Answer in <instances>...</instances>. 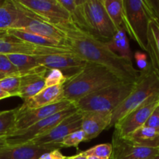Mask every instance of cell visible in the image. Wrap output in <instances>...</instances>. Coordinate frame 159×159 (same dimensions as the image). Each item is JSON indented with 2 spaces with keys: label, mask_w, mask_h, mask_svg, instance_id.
Masks as SVG:
<instances>
[{
  "label": "cell",
  "mask_w": 159,
  "mask_h": 159,
  "mask_svg": "<svg viewBox=\"0 0 159 159\" xmlns=\"http://www.w3.org/2000/svg\"><path fill=\"white\" fill-rule=\"evenodd\" d=\"M112 152V145L111 143L108 144H101L95 145L87 150L84 151L82 153L86 156L92 155L98 158L104 159H110L111 155Z\"/></svg>",
  "instance_id": "30"
},
{
  "label": "cell",
  "mask_w": 159,
  "mask_h": 159,
  "mask_svg": "<svg viewBox=\"0 0 159 159\" xmlns=\"http://www.w3.org/2000/svg\"><path fill=\"white\" fill-rule=\"evenodd\" d=\"M73 104V102L64 99L61 102L36 109H21L17 107L16 130L27 128L48 116L69 108Z\"/></svg>",
  "instance_id": "12"
},
{
  "label": "cell",
  "mask_w": 159,
  "mask_h": 159,
  "mask_svg": "<svg viewBox=\"0 0 159 159\" xmlns=\"http://www.w3.org/2000/svg\"><path fill=\"white\" fill-rule=\"evenodd\" d=\"M17 108L0 112V137H7L16 130Z\"/></svg>",
  "instance_id": "27"
},
{
  "label": "cell",
  "mask_w": 159,
  "mask_h": 159,
  "mask_svg": "<svg viewBox=\"0 0 159 159\" xmlns=\"http://www.w3.org/2000/svg\"><path fill=\"white\" fill-rule=\"evenodd\" d=\"M112 118V112H82L81 130L85 133L86 141L97 138L103 130H108Z\"/></svg>",
  "instance_id": "17"
},
{
  "label": "cell",
  "mask_w": 159,
  "mask_h": 159,
  "mask_svg": "<svg viewBox=\"0 0 159 159\" xmlns=\"http://www.w3.org/2000/svg\"><path fill=\"white\" fill-rule=\"evenodd\" d=\"M7 141H6V137H0V151L2 150L5 148L8 147Z\"/></svg>",
  "instance_id": "36"
},
{
  "label": "cell",
  "mask_w": 159,
  "mask_h": 159,
  "mask_svg": "<svg viewBox=\"0 0 159 159\" xmlns=\"http://www.w3.org/2000/svg\"><path fill=\"white\" fill-rule=\"evenodd\" d=\"M9 97H11L10 95L8 94L7 93H6V92L3 91L2 89H0V100L6 99V98H9Z\"/></svg>",
  "instance_id": "38"
},
{
  "label": "cell",
  "mask_w": 159,
  "mask_h": 159,
  "mask_svg": "<svg viewBox=\"0 0 159 159\" xmlns=\"http://www.w3.org/2000/svg\"><path fill=\"white\" fill-rule=\"evenodd\" d=\"M123 82L102 65L87 62L84 68L63 85L65 99L73 102L104 88Z\"/></svg>",
  "instance_id": "2"
},
{
  "label": "cell",
  "mask_w": 159,
  "mask_h": 159,
  "mask_svg": "<svg viewBox=\"0 0 159 159\" xmlns=\"http://www.w3.org/2000/svg\"><path fill=\"white\" fill-rule=\"evenodd\" d=\"M2 3H3V2H1V1H0V6H2Z\"/></svg>",
  "instance_id": "42"
},
{
  "label": "cell",
  "mask_w": 159,
  "mask_h": 159,
  "mask_svg": "<svg viewBox=\"0 0 159 159\" xmlns=\"http://www.w3.org/2000/svg\"><path fill=\"white\" fill-rule=\"evenodd\" d=\"M37 18L53 26L73 23L70 14L59 0H17Z\"/></svg>",
  "instance_id": "8"
},
{
  "label": "cell",
  "mask_w": 159,
  "mask_h": 159,
  "mask_svg": "<svg viewBox=\"0 0 159 159\" xmlns=\"http://www.w3.org/2000/svg\"><path fill=\"white\" fill-rule=\"evenodd\" d=\"M0 89L10 95V96H19L20 90V76H10L1 80Z\"/></svg>",
  "instance_id": "28"
},
{
  "label": "cell",
  "mask_w": 159,
  "mask_h": 159,
  "mask_svg": "<svg viewBox=\"0 0 159 159\" xmlns=\"http://www.w3.org/2000/svg\"><path fill=\"white\" fill-rule=\"evenodd\" d=\"M63 85L45 87L40 93L24 101L20 107L21 109H36L51 105L64 100Z\"/></svg>",
  "instance_id": "18"
},
{
  "label": "cell",
  "mask_w": 159,
  "mask_h": 159,
  "mask_svg": "<svg viewBox=\"0 0 159 159\" xmlns=\"http://www.w3.org/2000/svg\"><path fill=\"white\" fill-rule=\"evenodd\" d=\"M80 11L79 28L102 41H108L112 38L117 30L108 16L102 0H84Z\"/></svg>",
  "instance_id": "6"
},
{
  "label": "cell",
  "mask_w": 159,
  "mask_h": 159,
  "mask_svg": "<svg viewBox=\"0 0 159 159\" xmlns=\"http://www.w3.org/2000/svg\"><path fill=\"white\" fill-rule=\"evenodd\" d=\"M7 34H6V30H0V38H2V37H7Z\"/></svg>",
  "instance_id": "39"
},
{
  "label": "cell",
  "mask_w": 159,
  "mask_h": 159,
  "mask_svg": "<svg viewBox=\"0 0 159 159\" xmlns=\"http://www.w3.org/2000/svg\"><path fill=\"white\" fill-rule=\"evenodd\" d=\"M134 83L119 82L91 93L74 102L80 112H113L133 90Z\"/></svg>",
  "instance_id": "5"
},
{
  "label": "cell",
  "mask_w": 159,
  "mask_h": 159,
  "mask_svg": "<svg viewBox=\"0 0 159 159\" xmlns=\"http://www.w3.org/2000/svg\"><path fill=\"white\" fill-rule=\"evenodd\" d=\"M68 157L65 156L59 149L46 152L39 157L38 159H67Z\"/></svg>",
  "instance_id": "35"
},
{
  "label": "cell",
  "mask_w": 159,
  "mask_h": 159,
  "mask_svg": "<svg viewBox=\"0 0 159 159\" xmlns=\"http://www.w3.org/2000/svg\"><path fill=\"white\" fill-rule=\"evenodd\" d=\"M76 111H78V109L73 103L69 108L48 116L27 128L16 130L15 132L6 137L8 145L17 146L26 144L34 138L41 136L49 132L55 127H56L61 121L63 120L67 116L76 113Z\"/></svg>",
  "instance_id": "7"
},
{
  "label": "cell",
  "mask_w": 159,
  "mask_h": 159,
  "mask_svg": "<svg viewBox=\"0 0 159 159\" xmlns=\"http://www.w3.org/2000/svg\"><path fill=\"white\" fill-rule=\"evenodd\" d=\"M155 19L148 0H123V26L137 44L147 51L148 26Z\"/></svg>",
  "instance_id": "4"
},
{
  "label": "cell",
  "mask_w": 159,
  "mask_h": 159,
  "mask_svg": "<svg viewBox=\"0 0 159 159\" xmlns=\"http://www.w3.org/2000/svg\"><path fill=\"white\" fill-rule=\"evenodd\" d=\"M6 34L9 36L14 37L19 40L23 42L31 43V44L36 45L39 47H45V48H67L65 44L58 42L56 40H51V39L45 38L36 34H31V33L25 32L18 29H10L6 30Z\"/></svg>",
  "instance_id": "22"
},
{
  "label": "cell",
  "mask_w": 159,
  "mask_h": 159,
  "mask_svg": "<svg viewBox=\"0 0 159 159\" xmlns=\"http://www.w3.org/2000/svg\"><path fill=\"white\" fill-rule=\"evenodd\" d=\"M102 2L108 16L115 29L118 30L123 28V0H102Z\"/></svg>",
  "instance_id": "26"
},
{
  "label": "cell",
  "mask_w": 159,
  "mask_h": 159,
  "mask_svg": "<svg viewBox=\"0 0 159 159\" xmlns=\"http://www.w3.org/2000/svg\"><path fill=\"white\" fill-rule=\"evenodd\" d=\"M67 159H87V156L84 155V154L82 153V152H80V153H78L77 155L68 157Z\"/></svg>",
  "instance_id": "37"
},
{
  "label": "cell",
  "mask_w": 159,
  "mask_h": 159,
  "mask_svg": "<svg viewBox=\"0 0 159 159\" xmlns=\"http://www.w3.org/2000/svg\"><path fill=\"white\" fill-rule=\"evenodd\" d=\"M31 17L37 18L20 6L17 0L3 1L0 6V30L23 29Z\"/></svg>",
  "instance_id": "14"
},
{
  "label": "cell",
  "mask_w": 159,
  "mask_h": 159,
  "mask_svg": "<svg viewBox=\"0 0 159 159\" xmlns=\"http://www.w3.org/2000/svg\"><path fill=\"white\" fill-rule=\"evenodd\" d=\"M106 42L111 51L118 54L119 57L132 62V51L129 47L126 33L123 28L117 30L112 38Z\"/></svg>",
  "instance_id": "25"
},
{
  "label": "cell",
  "mask_w": 159,
  "mask_h": 159,
  "mask_svg": "<svg viewBox=\"0 0 159 159\" xmlns=\"http://www.w3.org/2000/svg\"><path fill=\"white\" fill-rule=\"evenodd\" d=\"M62 148L61 144L8 146L0 151V159H38L46 152Z\"/></svg>",
  "instance_id": "16"
},
{
  "label": "cell",
  "mask_w": 159,
  "mask_h": 159,
  "mask_svg": "<svg viewBox=\"0 0 159 159\" xmlns=\"http://www.w3.org/2000/svg\"><path fill=\"white\" fill-rule=\"evenodd\" d=\"M37 64L47 69L60 70L67 79L79 73L87 62L73 53L35 56Z\"/></svg>",
  "instance_id": "11"
},
{
  "label": "cell",
  "mask_w": 159,
  "mask_h": 159,
  "mask_svg": "<svg viewBox=\"0 0 159 159\" xmlns=\"http://www.w3.org/2000/svg\"><path fill=\"white\" fill-rule=\"evenodd\" d=\"M158 103L159 99H150L131 110L115 124L113 134L120 138H127L134 131L144 126L149 116Z\"/></svg>",
  "instance_id": "9"
},
{
  "label": "cell",
  "mask_w": 159,
  "mask_h": 159,
  "mask_svg": "<svg viewBox=\"0 0 159 159\" xmlns=\"http://www.w3.org/2000/svg\"><path fill=\"white\" fill-rule=\"evenodd\" d=\"M0 112H1V111H0Z\"/></svg>",
  "instance_id": "43"
},
{
  "label": "cell",
  "mask_w": 159,
  "mask_h": 159,
  "mask_svg": "<svg viewBox=\"0 0 159 159\" xmlns=\"http://www.w3.org/2000/svg\"><path fill=\"white\" fill-rule=\"evenodd\" d=\"M66 81L67 78L60 70L49 69L45 75V87L63 85Z\"/></svg>",
  "instance_id": "31"
},
{
  "label": "cell",
  "mask_w": 159,
  "mask_h": 159,
  "mask_svg": "<svg viewBox=\"0 0 159 159\" xmlns=\"http://www.w3.org/2000/svg\"><path fill=\"white\" fill-rule=\"evenodd\" d=\"M87 159H104V158H98V157H96V156L89 155V156H87Z\"/></svg>",
  "instance_id": "40"
},
{
  "label": "cell",
  "mask_w": 159,
  "mask_h": 159,
  "mask_svg": "<svg viewBox=\"0 0 159 159\" xmlns=\"http://www.w3.org/2000/svg\"><path fill=\"white\" fill-rule=\"evenodd\" d=\"M151 159H159V153L157 155H156L154 158H152Z\"/></svg>",
  "instance_id": "41"
},
{
  "label": "cell",
  "mask_w": 159,
  "mask_h": 159,
  "mask_svg": "<svg viewBox=\"0 0 159 159\" xmlns=\"http://www.w3.org/2000/svg\"><path fill=\"white\" fill-rule=\"evenodd\" d=\"M126 139L135 145L159 148V132L144 126L134 131Z\"/></svg>",
  "instance_id": "23"
},
{
  "label": "cell",
  "mask_w": 159,
  "mask_h": 159,
  "mask_svg": "<svg viewBox=\"0 0 159 159\" xmlns=\"http://www.w3.org/2000/svg\"><path fill=\"white\" fill-rule=\"evenodd\" d=\"M134 58H135L136 62H137V65L139 68L140 71L144 70L149 66V64L147 62V55L143 52L140 51H137L134 54Z\"/></svg>",
  "instance_id": "34"
},
{
  "label": "cell",
  "mask_w": 159,
  "mask_h": 159,
  "mask_svg": "<svg viewBox=\"0 0 159 159\" xmlns=\"http://www.w3.org/2000/svg\"><path fill=\"white\" fill-rule=\"evenodd\" d=\"M25 32L36 34L45 38L56 40L65 44V35L56 26L37 18L31 17L23 29H18Z\"/></svg>",
  "instance_id": "19"
},
{
  "label": "cell",
  "mask_w": 159,
  "mask_h": 159,
  "mask_svg": "<svg viewBox=\"0 0 159 159\" xmlns=\"http://www.w3.org/2000/svg\"><path fill=\"white\" fill-rule=\"evenodd\" d=\"M8 35V34H7ZM72 52L67 48H45L19 40L11 36L0 38V54H26V55L40 56L55 54H70Z\"/></svg>",
  "instance_id": "10"
},
{
  "label": "cell",
  "mask_w": 159,
  "mask_h": 159,
  "mask_svg": "<svg viewBox=\"0 0 159 159\" xmlns=\"http://www.w3.org/2000/svg\"><path fill=\"white\" fill-rule=\"evenodd\" d=\"M83 141H86V134L82 130H79L65 137L61 142V145L62 148L74 147L78 151V146Z\"/></svg>",
  "instance_id": "32"
},
{
  "label": "cell",
  "mask_w": 159,
  "mask_h": 159,
  "mask_svg": "<svg viewBox=\"0 0 159 159\" xmlns=\"http://www.w3.org/2000/svg\"><path fill=\"white\" fill-rule=\"evenodd\" d=\"M6 56L18 69L20 76L48 70L37 64L35 56L26 54H9Z\"/></svg>",
  "instance_id": "24"
},
{
  "label": "cell",
  "mask_w": 159,
  "mask_h": 159,
  "mask_svg": "<svg viewBox=\"0 0 159 159\" xmlns=\"http://www.w3.org/2000/svg\"><path fill=\"white\" fill-rule=\"evenodd\" d=\"M150 99H159V73L153 69L151 64L146 69L140 71L132 93L112 112L108 129L131 110Z\"/></svg>",
  "instance_id": "3"
},
{
  "label": "cell",
  "mask_w": 159,
  "mask_h": 159,
  "mask_svg": "<svg viewBox=\"0 0 159 159\" xmlns=\"http://www.w3.org/2000/svg\"><path fill=\"white\" fill-rule=\"evenodd\" d=\"M81 123L82 112L78 110L65 118L49 132L34 138L28 143L32 144H61L62 140L69 134L76 130H81Z\"/></svg>",
  "instance_id": "13"
},
{
  "label": "cell",
  "mask_w": 159,
  "mask_h": 159,
  "mask_svg": "<svg viewBox=\"0 0 159 159\" xmlns=\"http://www.w3.org/2000/svg\"><path fill=\"white\" fill-rule=\"evenodd\" d=\"M48 70L31 73L20 76V90L19 97L23 102L33 97L45 88V75Z\"/></svg>",
  "instance_id": "20"
},
{
  "label": "cell",
  "mask_w": 159,
  "mask_h": 159,
  "mask_svg": "<svg viewBox=\"0 0 159 159\" xmlns=\"http://www.w3.org/2000/svg\"><path fill=\"white\" fill-rule=\"evenodd\" d=\"M112 152L110 159H151L159 153V148L135 145L127 139L112 135Z\"/></svg>",
  "instance_id": "15"
},
{
  "label": "cell",
  "mask_w": 159,
  "mask_h": 159,
  "mask_svg": "<svg viewBox=\"0 0 159 159\" xmlns=\"http://www.w3.org/2000/svg\"><path fill=\"white\" fill-rule=\"evenodd\" d=\"M147 52L149 54L151 67L159 73V20L157 19H152L148 26Z\"/></svg>",
  "instance_id": "21"
},
{
  "label": "cell",
  "mask_w": 159,
  "mask_h": 159,
  "mask_svg": "<svg viewBox=\"0 0 159 159\" xmlns=\"http://www.w3.org/2000/svg\"><path fill=\"white\" fill-rule=\"evenodd\" d=\"M144 127H150L159 132V103L151 113L147 120L145 123Z\"/></svg>",
  "instance_id": "33"
},
{
  "label": "cell",
  "mask_w": 159,
  "mask_h": 159,
  "mask_svg": "<svg viewBox=\"0 0 159 159\" xmlns=\"http://www.w3.org/2000/svg\"><path fill=\"white\" fill-rule=\"evenodd\" d=\"M10 76H20L18 69L5 54H0V81Z\"/></svg>",
  "instance_id": "29"
},
{
  "label": "cell",
  "mask_w": 159,
  "mask_h": 159,
  "mask_svg": "<svg viewBox=\"0 0 159 159\" xmlns=\"http://www.w3.org/2000/svg\"><path fill=\"white\" fill-rule=\"evenodd\" d=\"M65 35V44L72 52L86 62L102 65L121 82L134 83L140 75L132 62L111 51L106 41L98 40L73 23L55 26Z\"/></svg>",
  "instance_id": "1"
}]
</instances>
